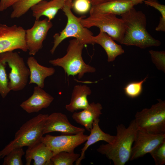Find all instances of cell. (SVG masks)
<instances>
[{
    "instance_id": "6da1fadb",
    "label": "cell",
    "mask_w": 165,
    "mask_h": 165,
    "mask_svg": "<svg viewBox=\"0 0 165 165\" xmlns=\"http://www.w3.org/2000/svg\"><path fill=\"white\" fill-rule=\"evenodd\" d=\"M121 16L125 24V30L120 44L135 46L141 49L160 45V42L147 31V19L142 11L133 7Z\"/></svg>"
},
{
    "instance_id": "7a4b0ae2",
    "label": "cell",
    "mask_w": 165,
    "mask_h": 165,
    "mask_svg": "<svg viewBox=\"0 0 165 165\" xmlns=\"http://www.w3.org/2000/svg\"><path fill=\"white\" fill-rule=\"evenodd\" d=\"M116 130L114 142L102 144L97 150L112 160L115 165H124L130 160L132 145L138 130L134 119L131 122L127 128L123 124L118 125Z\"/></svg>"
},
{
    "instance_id": "3957f363",
    "label": "cell",
    "mask_w": 165,
    "mask_h": 165,
    "mask_svg": "<svg viewBox=\"0 0 165 165\" xmlns=\"http://www.w3.org/2000/svg\"><path fill=\"white\" fill-rule=\"evenodd\" d=\"M48 115L39 114L23 124L16 133L13 140L0 151V160L14 149L28 147L40 141L44 135V125Z\"/></svg>"
},
{
    "instance_id": "277c9868",
    "label": "cell",
    "mask_w": 165,
    "mask_h": 165,
    "mask_svg": "<svg viewBox=\"0 0 165 165\" xmlns=\"http://www.w3.org/2000/svg\"><path fill=\"white\" fill-rule=\"evenodd\" d=\"M84 46L76 38L71 40L66 54L62 57L50 60L49 63L54 66L62 68L68 76L77 75L79 79L85 73H94L96 68L86 64L83 59L82 53Z\"/></svg>"
},
{
    "instance_id": "5b68a950",
    "label": "cell",
    "mask_w": 165,
    "mask_h": 165,
    "mask_svg": "<svg viewBox=\"0 0 165 165\" xmlns=\"http://www.w3.org/2000/svg\"><path fill=\"white\" fill-rule=\"evenodd\" d=\"M72 0H67L62 9L67 18L65 28L59 33L53 36V45L50 50L53 54L59 45L65 39L73 37L77 39L81 44L84 45L94 44L92 33L87 28L82 26L80 20L82 16H75L71 11Z\"/></svg>"
},
{
    "instance_id": "8992f818",
    "label": "cell",
    "mask_w": 165,
    "mask_h": 165,
    "mask_svg": "<svg viewBox=\"0 0 165 165\" xmlns=\"http://www.w3.org/2000/svg\"><path fill=\"white\" fill-rule=\"evenodd\" d=\"M157 100L150 108L136 112L134 119L138 130L151 134H165V101Z\"/></svg>"
},
{
    "instance_id": "52a82bcc",
    "label": "cell",
    "mask_w": 165,
    "mask_h": 165,
    "mask_svg": "<svg viewBox=\"0 0 165 165\" xmlns=\"http://www.w3.org/2000/svg\"><path fill=\"white\" fill-rule=\"evenodd\" d=\"M80 22L83 26L87 28L93 26L98 28L100 31L106 33L114 40L119 43L124 35L125 25L123 20L113 14H90L87 18H82Z\"/></svg>"
},
{
    "instance_id": "ba28073f",
    "label": "cell",
    "mask_w": 165,
    "mask_h": 165,
    "mask_svg": "<svg viewBox=\"0 0 165 165\" xmlns=\"http://www.w3.org/2000/svg\"><path fill=\"white\" fill-rule=\"evenodd\" d=\"M0 60L7 64L11 69L8 82L10 90L16 91L23 89L27 85L30 73L23 58L17 52L9 51L0 53Z\"/></svg>"
},
{
    "instance_id": "9c48e42d",
    "label": "cell",
    "mask_w": 165,
    "mask_h": 165,
    "mask_svg": "<svg viewBox=\"0 0 165 165\" xmlns=\"http://www.w3.org/2000/svg\"><path fill=\"white\" fill-rule=\"evenodd\" d=\"M25 31L20 26H8L0 23V53L16 49L27 52Z\"/></svg>"
},
{
    "instance_id": "30bf717a",
    "label": "cell",
    "mask_w": 165,
    "mask_h": 165,
    "mask_svg": "<svg viewBox=\"0 0 165 165\" xmlns=\"http://www.w3.org/2000/svg\"><path fill=\"white\" fill-rule=\"evenodd\" d=\"M83 133L57 136L47 134L43 136L41 141L53 152L54 155L61 152H73L76 148L87 140L88 135Z\"/></svg>"
},
{
    "instance_id": "8fae6325",
    "label": "cell",
    "mask_w": 165,
    "mask_h": 165,
    "mask_svg": "<svg viewBox=\"0 0 165 165\" xmlns=\"http://www.w3.org/2000/svg\"><path fill=\"white\" fill-rule=\"evenodd\" d=\"M53 24L47 18L35 20L33 26L25 30V41L29 55H35L43 47V42Z\"/></svg>"
},
{
    "instance_id": "7c38bea8",
    "label": "cell",
    "mask_w": 165,
    "mask_h": 165,
    "mask_svg": "<svg viewBox=\"0 0 165 165\" xmlns=\"http://www.w3.org/2000/svg\"><path fill=\"white\" fill-rule=\"evenodd\" d=\"M164 141L165 134H153L138 130L130 160L137 159L150 153Z\"/></svg>"
},
{
    "instance_id": "4fadbf2b",
    "label": "cell",
    "mask_w": 165,
    "mask_h": 165,
    "mask_svg": "<svg viewBox=\"0 0 165 165\" xmlns=\"http://www.w3.org/2000/svg\"><path fill=\"white\" fill-rule=\"evenodd\" d=\"M83 128L75 127L71 123L66 115L61 112H56L48 115L44 125L43 134L58 132L63 134L72 135L83 132Z\"/></svg>"
},
{
    "instance_id": "5bb4252c",
    "label": "cell",
    "mask_w": 165,
    "mask_h": 165,
    "mask_svg": "<svg viewBox=\"0 0 165 165\" xmlns=\"http://www.w3.org/2000/svg\"><path fill=\"white\" fill-rule=\"evenodd\" d=\"M53 100V96L37 86L34 87L32 95L20 106L28 113L37 112L48 107Z\"/></svg>"
},
{
    "instance_id": "9a60e30c",
    "label": "cell",
    "mask_w": 165,
    "mask_h": 165,
    "mask_svg": "<svg viewBox=\"0 0 165 165\" xmlns=\"http://www.w3.org/2000/svg\"><path fill=\"white\" fill-rule=\"evenodd\" d=\"M53 152L42 142L40 141L28 147L25 155L26 165H30L34 160V165H52L51 159Z\"/></svg>"
},
{
    "instance_id": "2e32d148",
    "label": "cell",
    "mask_w": 165,
    "mask_h": 165,
    "mask_svg": "<svg viewBox=\"0 0 165 165\" xmlns=\"http://www.w3.org/2000/svg\"><path fill=\"white\" fill-rule=\"evenodd\" d=\"M134 4L127 0H113L100 4L92 6L90 14L110 13L122 15L132 8Z\"/></svg>"
},
{
    "instance_id": "e0dca14e",
    "label": "cell",
    "mask_w": 165,
    "mask_h": 165,
    "mask_svg": "<svg viewBox=\"0 0 165 165\" xmlns=\"http://www.w3.org/2000/svg\"><path fill=\"white\" fill-rule=\"evenodd\" d=\"M27 64L30 71L29 84L35 83L43 88L45 79L54 74L55 70L53 67H47L40 65L33 56L28 57Z\"/></svg>"
},
{
    "instance_id": "ac0fdd59",
    "label": "cell",
    "mask_w": 165,
    "mask_h": 165,
    "mask_svg": "<svg viewBox=\"0 0 165 165\" xmlns=\"http://www.w3.org/2000/svg\"><path fill=\"white\" fill-rule=\"evenodd\" d=\"M102 106L100 103L93 102L89 103V106L82 111L73 113L72 117L77 123L90 131L93 127L94 120L99 118L102 114Z\"/></svg>"
},
{
    "instance_id": "d6986e66",
    "label": "cell",
    "mask_w": 165,
    "mask_h": 165,
    "mask_svg": "<svg viewBox=\"0 0 165 165\" xmlns=\"http://www.w3.org/2000/svg\"><path fill=\"white\" fill-rule=\"evenodd\" d=\"M68 0H42L31 8L35 20L42 16L47 17L50 21L54 18L59 10L62 9Z\"/></svg>"
},
{
    "instance_id": "ffe728a7",
    "label": "cell",
    "mask_w": 165,
    "mask_h": 165,
    "mask_svg": "<svg viewBox=\"0 0 165 165\" xmlns=\"http://www.w3.org/2000/svg\"><path fill=\"white\" fill-rule=\"evenodd\" d=\"M99 118L95 119L94 121L93 127L90 131V135L88 136L83 148L81 149L80 157L75 162L76 165L81 164V161L85 158L86 151L92 145L100 141H103L109 144L114 142L115 136L103 132L99 126Z\"/></svg>"
},
{
    "instance_id": "44dd1931",
    "label": "cell",
    "mask_w": 165,
    "mask_h": 165,
    "mask_svg": "<svg viewBox=\"0 0 165 165\" xmlns=\"http://www.w3.org/2000/svg\"><path fill=\"white\" fill-rule=\"evenodd\" d=\"M92 93L90 88L85 85H75L73 89L70 101L65 105L66 109L71 112L84 109L89 105L87 97Z\"/></svg>"
},
{
    "instance_id": "7402d4cb",
    "label": "cell",
    "mask_w": 165,
    "mask_h": 165,
    "mask_svg": "<svg viewBox=\"0 0 165 165\" xmlns=\"http://www.w3.org/2000/svg\"><path fill=\"white\" fill-rule=\"evenodd\" d=\"M94 44L101 45L105 51L108 62L114 61L119 55L124 53L122 46L116 43L114 40L106 33L101 31L99 34L94 37Z\"/></svg>"
},
{
    "instance_id": "603a6c76",
    "label": "cell",
    "mask_w": 165,
    "mask_h": 165,
    "mask_svg": "<svg viewBox=\"0 0 165 165\" xmlns=\"http://www.w3.org/2000/svg\"><path fill=\"white\" fill-rule=\"evenodd\" d=\"M80 156L74 152H61L54 155L51 160L52 165H72Z\"/></svg>"
},
{
    "instance_id": "cb8c5ba5",
    "label": "cell",
    "mask_w": 165,
    "mask_h": 165,
    "mask_svg": "<svg viewBox=\"0 0 165 165\" xmlns=\"http://www.w3.org/2000/svg\"><path fill=\"white\" fill-rule=\"evenodd\" d=\"M44 0H20L12 7V18H19L25 14L34 5Z\"/></svg>"
},
{
    "instance_id": "d4e9b609",
    "label": "cell",
    "mask_w": 165,
    "mask_h": 165,
    "mask_svg": "<svg viewBox=\"0 0 165 165\" xmlns=\"http://www.w3.org/2000/svg\"><path fill=\"white\" fill-rule=\"evenodd\" d=\"M23 148H19L11 150L3 158V165H22V156L24 155Z\"/></svg>"
},
{
    "instance_id": "484cf974",
    "label": "cell",
    "mask_w": 165,
    "mask_h": 165,
    "mask_svg": "<svg viewBox=\"0 0 165 165\" xmlns=\"http://www.w3.org/2000/svg\"><path fill=\"white\" fill-rule=\"evenodd\" d=\"M148 77L139 81L132 82L127 84L123 88L125 94L128 97L134 98L139 96L143 90V84Z\"/></svg>"
},
{
    "instance_id": "4316f807",
    "label": "cell",
    "mask_w": 165,
    "mask_h": 165,
    "mask_svg": "<svg viewBox=\"0 0 165 165\" xmlns=\"http://www.w3.org/2000/svg\"><path fill=\"white\" fill-rule=\"evenodd\" d=\"M6 64L0 60V94L5 98L11 91L8 87V81L6 70Z\"/></svg>"
},
{
    "instance_id": "83f0119b",
    "label": "cell",
    "mask_w": 165,
    "mask_h": 165,
    "mask_svg": "<svg viewBox=\"0 0 165 165\" xmlns=\"http://www.w3.org/2000/svg\"><path fill=\"white\" fill-rule=\"evenodd\" d=\"M152 61L159 70L165 72V51H149Z\"/></svg>"
},
{
    "instance_id": "f1b7e54d",
    "label": "cell",
    "mask_w": 165,
    "mask_h": 165,
    "mask_svg": "<svg viewBox=\"0 0 165 165\" xmlns=\"http://www.w3.org/2000/svg\"><path fill=\"white\" fill-rule=\"evenodd\" d=\"M156 165L165 164V141L160 144L150 153Z\"/></svg>"
},
{
    "instance_id": "f546056e",
    "label": "cell",
    "mask_w": 165,
    "mask_h": 165,
    "mask_svg": "<svg viewBox=\"0 0 165 165\" xmlns=\"http://www.w3.org/2000/svg\"><path fill=\"white\" fill-rule=\"evenodd\" d=\"M91 5L89 0H75L72 2V8L77 13L84 14L90 11Z\"/></svg>"
},
{
    "instance_id": "4dcf8cb0",
    "label": "cell",
    "mask_w": 165,
    "mask_h": 165,
    "mask_svg": "<svg viewBox=\"0 0 165 165\" xmlns=\"http://www.w3.org/2000/svg\"><path fill=\"white\" fill-rule=\"evenodd\" d=\"M20 0H0V11H3L17 3Z\"/></svg>"
},
{
    "instance_id": "1f68e13d",
    "label": "cell",
    "mask_w": 165,
    "mask_h": 165,
    "mask_svg": "<svg viewBox=\"0 0 165 165\" xmlns=\"http://www.w3.org/2000/svg\"><path fill=\"white\" fill-rule=\"evenodd\" d=\"M113 0H89L92 6L96 5Z\"/></svg>"
},
{
    "instance_id": "d6a6232c",
    "label": "cell",
    "mask_w": 165,
    "mask_h": 165,
    "mask_svg": "<svg viewBox=\"0 0 165 165\" xmlns=\"http://www.w3.org/2000/svg\"><path fill=\"white\" fill-rule=\"evenodd\" d=\"M128 1L132 2L135 5H137L139 3H142L143 1H153L157 2V0H127Z\"/></svg>"
}]
</instances>
